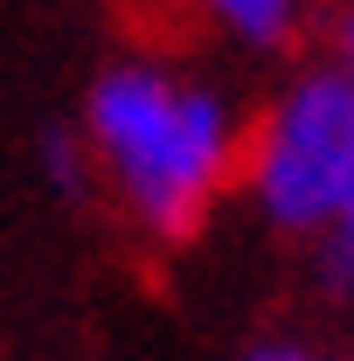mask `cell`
<instances>
[{"instance_id":"cell-1","label":"cell","mask_w":354,"mask_h":361,"mask_svg":"<svg viewBox=\"0 0 354 361\" xmlns=\"http://www.w3.org/2000/svg\"><path fill=\"white\" fill-rule=\"evenodd\" d=\"M90 133L126 202L160 236H188L229 174V111L209 90H188L139 63L90 90Z\"/></svg>"},{"instance_id":"cell-2","label":"cell","mask_w":354,"mask_h":361,"mask_svg":"<svg viewBox=\"0 0 354 361\" xmlns=\"http://www.w3.org/2000/svg\"><path fill=\"white\" fill-rule=\"evenodd\" d=\"M257 195L271 223L285 229H334L354 209V84L306 77L278 104L257 146Z\"/></svg>"},{"instance_id":"cell-3","label":"cell","mask_w":354,"mask_h":361,"mask_svg":"<svg viewBox=\"0 0 354 361\" xmlns=\"http://www.w3.org/2000/svg\"><path fill=\"white\" fill-rule=\"evenodd\" d=\"M209 7H216L236 35H250V42H278L292 28V0H209Z\"/></svg>"},{"instance_id":"cell-4","label":"cell","mask_w":354,"mask_h":361,"mask_svg":"<svg viewBox=\"0 0 354 361\" xmlns=\"http://www.w3.org/2000/svg\"><path fill=\"white\" fill-rule=\"evenodd\" d=\"M326 285L354 292V209H348L334 229H326Z\"/></svg>"},{"instance_id":"cell-5","label":"cell","mask_w":354,"mask_h":361,"mask_svg":"<svg viewBox=\"0 0 354 361\" xmlns=\"http://www.w3.org/2000/svg\"><path fill=\"white\" fill-rule=\"evenodd\" d=\"M49 174L63 180V188H70V195H77V188H84V174H77V146H70V139H49Z\"/></svg>"},{"instance_id":"cell-6","label":"cell","mask_w":354,"mask_h":361,"mask_svg":"<svg viewBox=\"0 0 354 361\" xmlns=\"http://www.w3.org/2000/svg\"><path fill=\"white\" fill-rule=\"evenodd\" d=\"M250 361H312V355H306V348H257Z\"/></svg>"},{"instance_id":"cell-7","label":"cell","mask_w":354,"mask_h":361,"mask_svg":"<svg viewBox=\"0 0 354 361\" xmlns=\"http://www.w3.org/2000/svg\"><path fill=\"white\" fill-rule=\"evenodd\" d=\"M348 84H354V21H348Z\"/></svg>"}]
</instances>
